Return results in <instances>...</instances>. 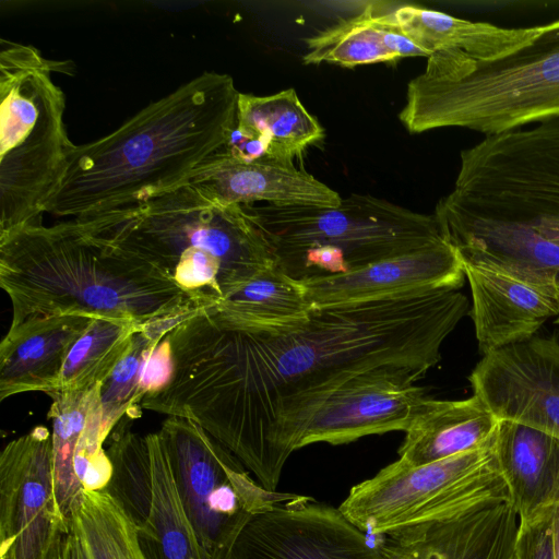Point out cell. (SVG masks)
Instances as JSON below:
<instances>
[{
    "mask_svg": "<svg viewBox=\"0 0 559 559\" xmlns=\"http://www.w3.org/2000/svg\"><path fill=\"white\" fill-rule=\"evenodd\" d=\"M468 311L459 289L385 301L313 307L288 331L248 332L205 308L168 333L173 370L142 409L190 419L270 491L284 467L283 424L352 377L382 366L427 372Z\"/></svg>",
    "mask_w": 559,
    "mask_h": 559,
    "instance_id": "1",
    "label": "cell"
},
{
    "mask_svg": "<svg viewBox=\"0 0 559 559\" xmlns=\"http://www.w3.org/2000/svg\"><path fill=\"white\" fill-rule=\"evenodd\" d=\"M238 96L230 75L204 71L109 134L74 145L45 213L126 212L190 182L236 126Z\"/></svg>",
    "mask_w": 559,
    "mask_h": 559,
    "instance_id": "2",
    "label": "cell"
},
{
    "mask_svg": "<svg viewBox=\"0 0 559 559\" xmlns=\"http://www.w3.org/2000/svg\"><path fill=\"white\" fill-rule=\"evenodd\" d=\"M0 286L12 304L11 325L37 316L112 318L144 325L201 308L85 219L25 225L1 235Z\"/></svg>",
    "mask_w": 559,
    "mask_h": 559,
    "instance_id": "3",
    "label": "cell"
},
{
    "mask_svg": "<svg viewBox=\"0 0 559 559\" xmlns=\"http://www.w3.org/2000/svg\"><path fill=\"white\" fill-rule=\"evenodd\" d=\"M83 219L201 308L276 265L263 230L242 205L191 181L132 210Z\"/></svg>",
    "mask_w": 559,
    "mask_h": 559,
    "instance_id": "4",
    "label": "cell"
},
{
    "mask_svg": "<svg viewBox=\"0 0 559 559\" xmlns=\"http://www.w3.org/2000/svg\"><path fill=\"white\" fill-rule=\"evenodd\" d=\"M559 118V19L530 45L476 61L455 49L431 53L407 84L399 119L409 133L466 128L485 136Z\"/></svg>",
    "mask_w": 559,
    "mask_h": 559,
    "instance_id": "5",
    "label": "cell"
},
{
    "mask_svg": "<svg viewBox=\"0 0 559 559\" xmlns=\"http://www.w3.org/2000/svg\"><path fill=\"white\" fill-rule=\"evenodd\" d=\"M276 266L297 281L340 275L443 239L436 218L370 194L338 206L242 205Z\"/></svg>",
    "mask_w": 559,
    "mask_h": 559,
    "instance_id": "6",
    "label": "cell"
},
{
    "mask_svg": "<svg viewBox=\"0 0 559 559\" xmlns=\"http://www.w3.org/2000/svg\"><path fill=\"white\" fill-rule=\"evenodd\" d=\"M0 236L40 224L75 144L53 62L32 45L0 41Z\"/></svg>",
    "mask_w": 559,
    "mask_h": 559,
    "instance_id": "7",
    "label": "cell"
},
{
    "mask_svg": "<svg viewBox=\"0 0 559 559\" xmlns=\"http://www.w3.org/2000/svg\"><path fill=\"white\" fill-rule=\"evenodd\" d=\"M495 437L483 447L424 465L399 459L353 486L338 509L365 533L383 536L510 499Z\"/></svg>",
    "mask_w": 559,
    "mask_h": 559,
    "instance_id": "8",
    "label": "cell"
},
{
    "mask_svg": "<svg viewBox=\"0 0 559 559\" xmlns=\"http://www.w3.org/2000/svg\"><path fill=\"white\" fill-rule=\"evenodd\" d=\"M158 432L183 510L207 559H229L255 514L309 498L265 489L228 449L190 419L168 416Z\"/></svg>",
    "mask_w": 559,
    "mask_h": 559,
    "instance_id": "9",
    "label": "cell"
},
{
    "mask_svg": "<svg viewBox=\"0 0 559 559\" xmlns=\"http://www.w3.org/2000/svg\"><path fill=\"white\" fill-rule=\"evenodd\" d=\"M425 373L382 366L352 377L283 424L276 442L281 461L285 464L294 451L317 442L336 445L406 431L427 397L416 384Z\"/></svg>",
    "mask_w": 559,
    "mask_h": 559,
    "instance_id": "10",
    "label": "cell"
},
{
    "mask_svg": "<svg viewBox=\"0 0 559 559\" xmlns=\"http://www.w3.org/2000/svg\"><path fill=\"white\" fill-rule=\"evenodd\" d=\"M70 530L56 499L51 432L37 426L0 455V559H59Z\"/></svg>",
    "mask_w": 559,
    "mask_h": 559,
    "instance_id": "11",
    "label": "cell"
},
{
    "mask_svg": "<svg viewBox=\"0 0 559 559\" xmlns=\"http://www.w3.org/2000/svg\"><path fill=\"white\" fill-rule=\"evenodd\" d=\"M498 420L559 437V343L531 337L485 354L469 376Z\"/></svg>",
    "mask_w": 559,
    "mask_h": 559,
    "instance_id": "12",
    "label": "cell"
},
{
    "mask_svg": "<svg viewBox=\"0 0 559 559\" xmlns=\"http://www.w3.org/2000/svg\"><path fill=\"white\" fill-rule=\"evenodd\" d=\"M229 559H379V552L338 508L309 497L252 516Z\"/></svg>",
    "mask_w": 559,
    "mask_h": 559,
    "instance_id": "13",
    "label": "cell"
},
{
    "mask_svg": "<svg viewBox=\"0 0 559 559\" xmlns=\"http://www.w3.org/2000/svg\"><path fill=\"white\" fill-rule=\"evenodd\" d=\"M462 260L444 238L355 271L300 281L312 307L385 301L459 289Z\"/></svg>",
    "mask_w": 559,
    "mask_h": 559,
    "instance_id": "14",
    "label": "cell"
},
{
    "mask_svg": "<svg viewBox=\"0 0 559 559\" xmlns=\"http://www.w3.org/2000/svg\"><path fill=\"white\" fill-rule=\"evenodd\" d=\"M520 518L510 499L383 535L379 559H512Z\"/></svg>",
    "mask_w": 559,
    "mask_h": 559,
    "instance_id": "15",
    "label": "cell"
},
{
    "mask_svg": "<svg viewBox=\"0 0 559 559\" xmlns=\"http://www.w3.org/2000/svg\"><path fill=\"white\" fill-rule=\"evenodd\" d=\"M472 293L475 334L485 355L526 341L559 314L556 287L535 285L503 272L463 264Z\"/></svg>",
    "mask_w": 559,
    "mask_h": 559,
    "instance_id": "16",
    "label": "cell"
},
{
    "mask_svg": "<svg viewBox=\"0 0 559 559\" xmlns=\"http://www.w3.org/2000/svg\"><path fill=\"white\" fill-rule=\"evenodd\" d=\"M197 183L228 204L264 201L278 206L334 207L340 194L294 163L263 156L241 162L215 153L193 176Z\"/></svg>",
    "mask_w": 559,
    "mask_h": 559,
    "instance_id": "17",
    "label": "cell"
},
{
    "mask_svg": "<svg viewBox=\"0 0 559 559\" xmlns=\"http://www.w3.org/2000/svg\"><path fill=\"white\" fill-rule=\"evenodd\" d=\"M82 316H37L10 325L0 344V401L57 386L69 350L92 322Z\"/></svg>",
    "mask_w": 559,
    "mask_h": 559,
    "instance_id": "18",
    "label": "cell"
},
{
    "mask_svg": "<svg viewBox=\"0 0 559 559\" xmlns=\"http://www.w3.org/2000/svg\"><path fill=\"white\" fill-rule=\"evenodd\" d=\"M495 451L520 522L559 503V437L499 420Z\"/></svg>",
    "mask_w": 559,
    "mask_h": 559,
    "instance_id": "19",
    "label": "cell"
},
{
    "mask_svg": "<svg viewBox=\"0 0 559 559\" xmlns=\"http://www.w3.org/2000/svg\"><path fill=\"white\" fill-rule=\"evenodd\" d=\"M499 420L476 396L421 403L399 450L412 466L443 460L485 445L496 435Z\"/></svg>",
    "mask_w": 559,
    "mask_h": 559,
    "instance_id": "20",
    "label": "cell"
},
{
    "mask_svg": "<svg viewBox=\"0 0 559 559\" xmlns=\"http://www.w3.org/2000/svg\"><path fill=\"white\" fill-rule=\"evenodd\" d=\"M391 15L403 34L428 57L439 50L455 49L481 62L507 57L547 29L546 25L501 27L415 5L400 7Z\"/></svg>",
    "mask_w": 559,
    "mask_h": 559,
    "instance_id": "21",
    "label": "cell"
},
{
    "mask_svg": "<svg viewBox=\"0 0 559 559\" xmlns=\"http://www.w3.org/2000/svg\"><path fill=\"white\" fill-rule=\"evenodd\" d=\"M304 285L276 265L266 269L205 309L231 328L277 333L305 323L312 311Z\"/></svg>",
    "mask_w": 559,
    "mask_h": 559,
    "instance_id": "22",
    "label": "cell"
},
{
    "mask_svg": "<svg viewBox=\"0 0 559 559\" xmlns=\"http://www.w3.org/2000/svg\"><path fill=\"white\" fill-rule=\"evenodd\" d=\"M236 127L265 141L266 156L287 163L324 136V129L294 88L266 96L239 93Z\"/></svg>",
    "mask_w": 559,
    "mask_h": 559,
    "instance_id": "23",
    "label": "cell"
},
{
    "mask_svg": "<svg viewBox=\"0 0 559 559\" xmlns=\"http://www.w3.org/2000/svg\"><path fill=\"white\" fill-rule=\"evenodd\" d=\"M153 468L148 522L138 530L147 559H207L183 510L158 431L146 435Z\"/></svg>",
    "mask_w": 559,
    "mask_h": 559,
    "instance_id": "24",
    "label": "cell"
},
{
    "mask_svg": "<svg viewBox=\"0 0 559 559\" xmlns=\"http://www.w3.org/2000/svg\"><path fill=\"white\" fill-rule=\"evenodd\" d=\"M142 326L123 319H93L69 350L53 391H88L103 384Z\"/></svg>",
    "mask_w": 559,
    "mask_h": 559,
    "instance_id": "25",
    "label": "cell"
},
{
    "mask_svg": "<svg viewBox=\"0 0 559 559\" xmlns=\"http://www.w3.org/2000/svg\"><path fill=\"white\" fill-rule=\"evenodd\" d=\"M102 384L88 391L47 393L52 403L48 419L52 423V465L57 504L70 526L73 511L82 500L84 489L76 476L74 459L85 429L93 401Z\"/></svg>",
    "mask_w": 559,
    "mask_h": 559,
    "instance_id": "26",
    "label": "cell"
},
{
    "mask_svg": "<svg viewBox=\"0 0 559 559\" xmlns=\"http://www.w3.org/2000/svg\"><path fill=\"white\" fill-rule=\"evenodd\" d=\"M192 311L150 322L134 334L129 350L100 386L103 442L123 416L131 419L140 416L141 383L148 357L158 342Z\"/></svg>",
    "mask_w": 559,
    "mask_h": 559,
    "instance_id": "27",
    "label": "cell"
},
{
    "mask_svg": "<svg viewBox=\"0 0 559 559\" xmlns=\"http://www.w3.org/2000/svg\"><path fill=\"white\" fill-rule=\"evenodd\" d=\"M106 453L111 475L102 491L141 530L148 522L153 503V468L146 436L132 431L130 424L119 421Z\"/></svg>",
    "mask_w": 559,
    "mask_h": 559,
    "instance_id": "28",
    "label": "cell"
},
{
    "mask_svg": "<svg viewBox=\"0 0 559 559\" xmlns=\"http://www.w3.org/2000/svg\"><path fill=\"white\" fill-rule=\"evenodd\" d=\"M304 40L302 60L307 64L328 62L354 68L397 60L384 45L383 12L373 4Z\"/></svg>",
    "mask_w": 559,
    "mask_h": 559,
    "instance_id": "29",
    "label": "cell"
},
{
    "mask_svg": "<svg viewBox=\"0 0 559 559\" xmlns=\"http://www.w3.org/2000/svg\"><path fill=\"white\" fill-rule=\"evenodd\" d=\"M70 528L90 559H147L135 524L104 491H84Z\"/></svg>",
    "mask_w": 559,
    "mask_h": 559,
    "instance_id": "30",
    "label": "cell"
},
{
    "mask_svg": "<svg viewBox=\"0 0 559 559\" xmlns=\"http://www.w3.org/2000/svg\"><path fill=\"white\" fill-rule=\"evenodd\" d=\"M514 556L516 559H555L552 508L520 522Z\"/></svg>",
    "mask_w": 559,
    "mask_h": 559,
    "instance_id": "31",
    "label": "cell"
},
{
    "mask_svg": "<svg viewBox=\"0 0 559 559\" xmlns=\"http://www.w3.org/2000/svg\"><path fill=\"white\" fill-rule=\"evenodd\" d=\"M59 559H90L80 538L72 530L63 536Z\"/></svg>",
    "mask_w": 559,
    "mask_h": 559,
    "instance_id": "32",
    "label": "cell"
},
{
    "mask_svg": "<svg viewBox=\"0 0 559 559\" xmlns=\"http://www.w3.org/2000/svg\"><path fill=\"white\" fill-rule=\"evenodd\" d=\"M555 559H559V503L552 508Z\"/></svg>",
    "mask_w": 559,
    "mask_h": 559,
    "instance_id": "33",
    "label": "cell"
},
{
    "mask_svg": "<svg viewBox=\"0 0 559 559\" xmlns=\"http://www.w3.org/2000/svg\"><path fill=\"white\" fill-rule=\"evenodd\" d=\"M556 289H557V293H558V296H559V273H558L557 278H556ZM556 323H559V317L556 320Z\"/></svg>",
    "mask_w": 559,
    "mask_h": 559,
    "instance_id": "34",
    "label": "cell"
},
{
    "mask_svg": "<svg viewBox=\"0 0 559 559\" xmlns=\"http://www.w3.org/2000/svg\"><path fill=\"white\" fill-rule=\"evenodd\" d=\"M512 559H516L514 555H513V558H512Z\"/></svg>",
    "mask_w": 559,
    "mask_h": 559,
    "instance_id": "35",
    "label": "cell"
}]
</instances>
